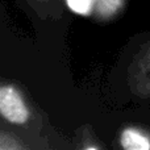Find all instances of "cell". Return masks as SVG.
<instances>
[{"mask_svg": "<svg viewBox=\"0 0 150 150\" xmlns=\"http://www.w3.org/2000/svg\"><path fill=\"white\" fill-rule=\"evenodd\" d=\"M0 117L8 127L45 138L42 132L47 125L46 116L25 86L16 80L3 78L0 82Z\"/></svg>", "mask_w": 150, "mask_h": 150, "instance_id": "cell-1", "label": "cell"}, {"mask_svg": "<svg viewBox=\"0 0 150 150\" xmlns=\"http://www.w3.org/2000/svg\"><path fill=\"white\" fill-rule=\"evenodd\" d=\"M125 50L128 93L136 101L150 103V32L134 36Z\"/></svg>", "mask_w": 150, "mask_h": 150, "instance_id": "cell-2", "label": "cell"}, {"mask_svg": "<svg viewBox=\"0 0 150 150\" xmlns=\"http://www.w3.org/2000/svg\"><path fill=\"white\" fill-rule=\"evenodd\" d=\"M113 149L150 150V125L141 122H125L112 142Z\"/></svg>", "mask_w": 150, "mask_h": 150, "instance_id": "cell-3", "label": "cell"}, {"mask_svg": "<svg viewBox=\"0 0 150 150\" xmlns=\"http://www.w3.org/2000/svg\"><path fill=\"white\" fill-rule=\"evenodd\" d=\"M46 138H41L1 124L0 127V150H30V149H50Z\"/></svg>", "mask_w": 150, "mask_h": 150, "instance_id": "cell-4", "label": "cell"}, {"mask_svg": "<svg viewBox=\"0 0 150 150\" xmlns=\"http://www.w3.org/2000/svg\"><path fill=\"white\" fill-rule=\"evenodd\" d=\"M25 1L41 20L61 18L65 9V0H25Z\"/></svg>", "mask_w": 150, "mask_h": 150, "instance_id": "cell-5", "label": "cell"}, {"mask_svg": "<svg viewBox=\"0 0 150 150\" xmlns=\"http://www.w3.org/2000/svg\"><path fill=\"white\" fill-rule=\"evenodd\" d=\"M74 148L79 150H101L105 149L107 146L98 137L93 128L88 124H84L76 129L74 138Z\"/></svg>", "mask_w": 150, "mask_h": 150, "instance_id": "cell-6", "label": "cell"}]
</instances>
